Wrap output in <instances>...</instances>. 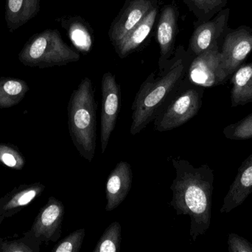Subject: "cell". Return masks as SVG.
Wrapping results in <instances>:
<instances>
[{
    "label": "cell",
    "mask_w": 252,
    "mask_h": 252,
    "mask_svg": "<svg viewBox=\"0 0 252 252\" xmlns=\"http://www.w3.org/2000/svg\"><path fill=\"white\" fill-rule=\"evenodd\" d=\"M85 236V229H77L59 242L52 252H79Z\"/></svg>",
    "instance_id": "25"
},
{
    "label": "cell",
    "mask_w": 252,
    "mask_h": 252,
    "mask_svg": "<svg viewBox=\"0 0 252 252\" xmlns=\"http://www.w3.org/2000/svg\"><path fill=\"white\" fill-rule=\"evenodd\" d=\"M93 82L83 78L71 94L67 107L69 135L78 153L91 163L97 146V103Z\"/></svg>",
    "instance_id": "3"
},
{
    "label": "cell",
    "mask_w": 252,
    "mask_h": 252,
    "mask_svg": "<svg viewBox=\"0 0 252 252\" xmlns=\"http://www.w3.org/2000/svg\"><path fill=\"white\" fill-rule=\"evenodd\" d=\"M41 0H6V25L9 32L13 33L38 15Z\"/></svg>",
    "instance_id": "17"
},
{
    "label": "cell",
    "mask_w": 252,
    "mask_h": 252,
    "mask_svg": "<svg viewBox=\"0 0 252 252\" xmlns=\"http://www.w3.org/2000/svg\"><path fill=\"white\" fill-rule=\"evenodd\" d=\"M231 106L236 108L252 102V62L241 65L230 78Z\"/></svg>",
    "instance_id": "18"
},
{
    "label": "cell",
    "mask_w": 252,
    "mask_h": 252,
    "mask_svg": "<svg viewBox=\"0 0 252 252\" xmlns=\"http://www.w3.org/2000/svg\"><path fill=\"white\" fill-rule=\"evenodd\" d=\"M189 10L196 16L195 25L213 19L226 7L227 0H184Z\"/></svg>",
    "instance_id": "21"
},
{
    "label": "cell",
    "mask_w": 252,
    "mask_h": 252,
    "mask_svg": "<svg viewBox=\"0 0 252 252\" xmlns=\"http://www.w3.org/2000/svg\"><path fill=\"white\" fill-rule=\"evenodd\" d=\"M230 16V8L225 7L213 19L195 25V31L189 40L188 51L193 57L210 48L214 43L223 39L229 31L228 22Z\"/></svg>",
    "instance_id": "9"
},
{
    "label": "cell",
    "mask_w": 252,
    "mask_h": 252,
    "mask_svg": "<svg viewBox=\"0 0 252 252\" xmlns=\"http://www.w3.org/2000/svg\"><path fill=\"white\" fill-rule=\"evenodd\" d=\"M228 250L230 252H252V244L238 234L228 235Z\"/></svg>",
    "instance_id": "27"
},
{
    "label": "cell",
    "mask_w": 252,
    "mask_h": 252,
    "mask_svg": "<svg viewBox=\"0 0 252 252\" xmlns=\"http://www.w3.org/2000/svg\"><path fill=\"white\" fill-rule=\"evenodd\" d=\"M102 109L100 113V143L104 153L111 136L116 127L121 107V86L112 72L104 73L102 78Z\"/></svg>",
    "instance_id": "7"
},
{
    "label": "cell",
    "mask_w": 252,
    "mask_h": 252,
    "mask_svg": "<svg viewBox=\"0 0 252 252\" xmlns=\"http://www.w3.org/2000/svg\"><path fill=\"white\" fill-rule=\"evenodd\" d=\"M157 4L154 0H127L123 10L112 22L109 36L115 45L136 26Z\"/></svg>",
    "instance_id": "11"
},
{
    "label": "cell",
    "mask_w": 252,
    "mask_h": 252,
    "mask_svg": "<svg viewBox=\"0 0 252 252\" xmlns=\"http://www.w3.org/2000/svg\"><path fill=\"white\" fill-rule=\"evenodd\" d=\"M133 172L126 161L117 164L108 176L106 184V212L113 211L126 199L131 189Z\"/></svg>",
    "instance_id": "13"
},
{
    "label": "cell",
    "mask_w": 252,
    "mask_h": 252,
    "mask_svg": "<svg viewBox=\"0 0 252 252\" xmlns=\"http://www.w3.org/2000/svg\"><path fill=\"white\" fill-rule=\"evenodd\" d=\"M204 87L184 80L179 88L161 107L154 119V130L167 132L186 124L199 112Z\"/></svg>",
    "instance_id": "5"
},
{
    "label": "cell",
    "mask_w": 252,
    "mask_h": 252,
    "mask_svg": "<svg viewBox=\"0 0 252 252\" xmlns=\"http://www.w3.org/2000/svg\"><path fill=\"white\" fill-rule=\"evenodd\" d=\"M252 52V28L247 25L229 28L220 48L222 68L229 79Z\"/></svg>",
    "instance_id": "8"
},
{
    "label": "cell",
    "mask_w": 252,
    "mask_h": 252,
    "mask_svg": "<svg viewBox=\"0 0 252 252\" xmlns=\"http://www.w3.org/2000/svg\"><path fill=\"white\" fill-rule=\"evenodd\" d=\"M41 241L35 238L31 241L25 239L18 241H2L0 239V252H39Z\"/></svg>",
    "instance_id": "26"
},
{
    "label": "cell",
    "mask_w": 252,
    "mask_h": 252,
    "mask_svg": "<svg viewBox=\"0 0 252 252\" xmlns=\"http://www.w3.org/2000/svg\"><path fill=\"white\" fill-rule=\"evenodd\" d=\"M29 90L25 80L0 77V108H10L18 105Z\"/></svg>",
    "instance_id": "20"
},
{
    "label": "cell",
    "mask_w": 252,
    "mask_h": 252,
    "mask_svg": "<svg viewBox=\"0 0 252 252\" xmlns=\"http://www.w3.org/2000/svg\"><path fill=\"white\" fill-rule=\"evenodd\" d=\"M122 227L118 221L112 222L99 239L93 252H118L121 250Z\"/></svg>",
    "instance_id": "22"
},
{
    "label": "cell",
    "mask_w": 252,
    "mask_h": 252,
    "mask_svg": "<svg viewBox=\"0 0 252 252\" xmlns=\"http://www.w3.org/2000/svg\"><path fill=\"white\" fill-rule=\"evenodd\" d=\"M192 59L193 56L180 46L164 72L158 77L152 72L142 83L132 104L130 135L139 134L154 121L158 109L186 78Z\"/></svg>",
    "instance_id": "2"
},
{
    "label": "cell",
    "mask_w": 252,
    "mask_h": 252,
    "mask_svg": "<svg viewBox=\"0 0 252 252\" xmlns=\"http://www.w3.org/2000/svg\"><path fill=\"white\" fill-rule=\"evenodd\" d=\"M220 41L195 56L188 68L187 78L192 84L204 87H213L226 84L229 78L221 65Z\"/></svg>",
    "instance_id": "6"
},
{
    "label": "cell",
    "mask_w": 252,
    "mask_h": 252,
    "mask_svg": "<svg viewBox=\"0 0 252 252\" xmlns=\"http://www.w3.org/2000/svg\"><path fill=\"white\" fill-rule=\"evenodd\" d=\"M176 32L177 11L174 6H164L157 25V37L160 48L159 73L164 72L171 62L170 57L174 54Z\"/></svg>",
    "instance_id": "12"
},
{
    "label": "cell",
    "mask_w": 252,
    "mask_h": 252,
    "mask_svg": "<svg viewBox=\"0 0 252 252\" xmlns=\"http://www.w3.org/2000/svg\"><path fill=\"white\" fill-rule=\"evenodd\" d=\"M173 165L176 176L170 185V205L177 216L189 217V235L195 241L211 224L214 173L207 164L195 168L182 158L173 159Z\"/></svg>",
    "instance_id": "1"
},
{
    "label": "cell",
    "mask_w": 252,
    "mask_h": 252,
    "mask_svg": "<svg viewBox=\"0 0 252 252\" xmlns=\"http://www.w3.org/2000/svg\"><path fill=\"white\" fill-rule=\"evenodd\" d=\"M80 54L63 41L56 29L33 34L18 55L19 62L29 68H53L78 62Z\"/></svg>",
    "instance_id": "4"
},
{
    "label": "cell",
    "mask_w": 252,
    "mask_h": 252,
    "mask_svg": "<svg viewBox=\"0 0 252 252\" xmlns=\"http://www.w3.org/2000/svg\"><path fill=\"white\" fill-rule=\"evenodd\" d=\"M0 162L7 167L21 170L25 165V159L13 145L0 144Z\"/></svg>",
    "instance_id": "24"
},
{
    "label": "cell",
    "mask_w": 252,
    "mask_h": 252,
    "mask_svg": "<svg viewBox=\"0 0 252 252\" xmlns=\"http://www.w3.org/2000/svg\"><path fill=\"white\" fill-rule=\"evenodd\" d=\"M157 13L158 7L156 4L135 28L114 45L120 58L124 59L128 56L144 42L154 27Z\"/></svg>",
    "instance_id": "16"
},
{
    "label": "cell",
    "mask_w": 252,
    "mask_h": 252,
    "mask_svg": "<svg viewBox=\"0 0 252 252\" xmlns=\"http://www.w3.org/2000/svg\"><path fill=\"white\" fill-rule=\"evenodd\" d=\"M223 134L229 140H249L252 139V112L241 121L225 127Z\"/></svg>",
    "instance_id": "23"
},
{
    "label": "cell",
    "mask_w": 252,
    "mask_h": 252,
    "mask_svg": "<svg viewBox=\"0 0 252 252\" xmlns=\"http://www.w3.org/2000/svg\"><path fill=\"white\" fill-rule=\"evenodd\" d=\"M252 193V153L240 166L236 177L223 198L220 213H229L244 204Z\"/></svg>",
    "instance_id": "14"
},
{
    "label": "cell",
    "mask_w": 252,
    "mask_h": 252,
    "mask_svg": "<svg viewBox=\"0 0 252 252\" xmlns=\"http://www.w3.org/2000/svg\"><path fill=\"white\" fill-rule=\"evenodd\" d=\"M63 216V203L54 197H50L40 210L30 232L41 242H56L62 235Z\"/></svg>",
    "instance_id": "10"
},
{
    "label": "cell",
    "mask_w": 252,
    "mask_h": 252,
    "mask_svg": "<svg viewBox=\"0 0 252 252\" xmlns=\"http://www.w3.org/2000/svg\"><path fill=\"white\" fill-rule=\"evenodd\" d=\"M45 189L42 183L20 185L0 199V224L4 219L22 211Z\"/></svg>",
    "instance_id": "15"
},
{
    "label": "cell",
    "mask_w": 252,
    "mask_h": 252,
    "mask_svg": "<svg viewBox=\"0 0 252 252\" xmlns=\"http://www.w3.org/2000/svg\"><path fill=\"white\" fill-rule=\"evenodd\" d=\"M59 21L66 30L75 47L82 53L90 52L93 46V35L90 26L79 17L62 18Z\"/></svg>",
    "instance_id": "19"
}]
</instances>
